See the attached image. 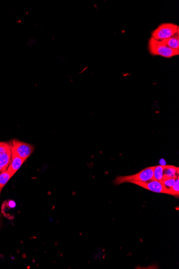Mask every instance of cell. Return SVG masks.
<instances>
[{
	"instance_id": "277c9868",
	"label": "cell",
	"mask_w": 179,
	"mask_h": 269,
	"mask_svg": "<svg viewBox=\"0 0 179 269\" xmlns=\"http://www.w3.org/2000/svg\"><path fill=\"white\" fill-rule=\"evenodd\" d=\"M179 177L178 168L172 165L157 166L155 167L153 179L160 182Z\"/></svg>"
},
{
	"instance_id": "7a4b0ae2",
	"label": "cell",
	"mask_w": 179,
	"mask_h": 269,
	"mask_svg": "<svg viewBox=\"0 0 179 269\" xmlns=\"http://www.w3.org/2000/svg\"><path fill=\"white\" fill-rule=\"evenodd\" d=\"M155 166L144 168L137 174L132 175L118 176L114 181L115 184H121L124 183H130L132 181L146 182L153 179Z\"/></svg>"
},
{
	"instance_id": "6da1fadb",
	"label": "cell",
	"mask_w": 179,
	"mask_h": 269,
	"mask_svg": "<svg viewBox=\"0 0 179 269\" xmlns=\"http://www.w3.org/2000/svg\"><path fill=\"white\" fill-rule=\"evenodd\" d=\"M149 51L153 56H160L165 58H171L179 55V50L168 47L163 41L151 37L148 43Z\"/></svg>"
},
{
	"instance_id": "ba28073f",
	"label": "cell",
	"mask_w": 179,
	"mask_h": 269,
	"mask_svg": "<svg viewBox=\"0 0 179 269\" xmlns=\"http://www.w3.org/2000/svg\"><path fill=\"white\" fill-rule=\"evenodd\" d=\"M12 159V149L6 153L0 155V173L7 170Z\"/></svg>"
},
{
	"instance_id": "5bb4252c",
	"label": "cell",
	"mask_w": 179,
	"mask_h": 269,
	"mask_svg": "<svg viewBox=\"0 0 179 269\" xmlns=\"http://www.w3.org/2000/svg\"><path fill=\"white\" fill-rule=\"evenodd\" d=\"M2 190L0 189V193H1Z\"/></svg>"
},
{
	"instance_id": "5b68a950",
	"label": "cell",
	"mask_w": 179,
	"mask_h": 269,
	"mask_svg": "<svg viewBox=\"0 0 179 269\" xmlns=\"http://www.w3.org/2000/svg\"><path fill=\"white\" fill-rule=\"evenodd\" d=\"M12 152L26 161L32 154L35 147L28 143L14 140L11 143Z\"/></svg>"
},
{
	"instance_id": "30bf717a",
	"label": "cell",
	"mask_w": 179,
	"mask_h": 269,
	"mask_svg": "<svg viewBox=\"0 0 179 269\" xmlns=\"http://www.w3.org/2000/svg\"><path fill=\"white\" fill-rule=\"evenodd\" d=\"M12 177L7 170L0 173V189L2 190Z\"/></svg>"
},
{
	"instance_id": "9c48e42d",
	"label": "cell",
	"mask_w": 179,
	"mask_h": 269,
	"mask_svg": "<svg viewBox=\"0 0 179 269\" xmlns=\"http://www.w3.org/2000/svg\"><path fill=\"white\" fill-rule=\"evenodd\" d=\"M168 47L179 50V34L163 40H161Z\"/></svg>"
},
{
	"instance_id": "8992f818",
	"label": "cell",
	"mask_w": 179,
	"mask_h": 269,
	"mask_svg": "<svg viewBox=\"0 0 179 269\" xmlns=\"http://www.w3.org/2000/svg\"><path fill=\"white\" fill-rule=\"evenodd\" d=\"M130 183L137 185V186L139 187H141L144 189H146L152 192L160 193H165V194L168 195V192L164 186H163V184H162V183L160 181H157L155 179H153L151 180L146 182L132 181Z\"/></svg>"
},
{
	"instance_id": "52a82bcc",
	"label": "cell",
	"mask_w": 179,
	"mask_h": 269,
	"mask_svg": "<svg viewBox=\"0 0 179 269\" xmlns=\"http://www.w3.org/2000/svg\"><path fill=\"white\" fill-rule=\"evenodd\" d=\"M25 160L12 152V159L11 164L8 167L7 171L13 176L18 172Z\"/></svg>"
},
{
	"instance_id": "4fadbf2b",
	"label": "cell",
	"mask_w": 179,
	"mask_h": 269,
	"mask_svg": "<svg viewBox=\"0 0 179 269\" xmlns=\"http://www.w3.org/2000/svg\"><path fill=\"white\" fill-rule=\"evenodd\" d=\"M170 195L178 197L179 195V178H177L173 185V186L171 190H170Z\"/></svg>"
},
{
	"instance_id": "3957f363",
	"label": "cell",
	"mask_w": 179,
	"mask_h": 269,
	"mask_svg": "<svg viewBox=\"0 0 179 269\" xmlns=\"http://www.w3.org/2000/svg\"><path fill=\"white\" fill-rule=\"evenodd\" d=\"M179 34L177 25L171 23L161 24L151 33V37L158 40H163Z\"/></svg>"
},
{
	"instance_id": "7c38bea8",
	"label": "cell",
	"mask_w": 179,
	"mask_h": 269,
	"mask_svg": "<svg viewBox=\"0 0 179 269\" xmlns=\"http://www.w3.org/2000/svg\"><path fill=\"white\" fill-rule=\"evenodd\" d=\"M11 149V144L10 143L0 142V155L6 153L8 150Z\"/></svg>"
},
{
	"instance_id": "8fae6325",
	"label": "cell",
	"mask_w": 179,
	"mask_h": 269,
	"mask_svg": "<svg viewBox=\"0 0 179 269\" xmlns=\"http://www.w3.org/2000/svg\"><path fill=\"white\" fill-rule=\"evenodd\" d=\"M179 178V177H178ZM177 178H172V179H169L167 180H164L162 182H160L162 183V184H163V186L166 189L168 195L170 194V190L172 188L173 185L174 184Z\"/></svg>"
}]
</instances>
